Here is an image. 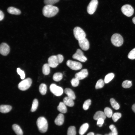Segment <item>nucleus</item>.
I'll use <instances>...</instances> for the list:
<instances>
[{"mask_svg": "<svg viewBox=\"0 0 135 135\" xmlns=\"http://www.w3.org/2000/svg\"><path fill=\"white\" fill-rule=\"evenodd\" d=\"M100 135L98 134V135Z\"/></svg>", "mask_w": 135, "mask_h": 135, "instance_id": "48", "label": "nucleus"}, {"mask_svg": "<svg viewBox=\"0 0 135 135\" xmlns=\"http://www.w3.org/2000/svg\"><path fill=\"white\" fill-rule=\"evenodd\" d=\"M50 67L48 64H45L43 65L42 69L43 74L45 75H48L50 73Z\"/></svg>", "mask_w": 135, "mask_h": 135, "instance_id": "24", "label": "nucleus"}, {"mask_svg": "<svg viewBox=\"0 0 135 135\" xmlns=\"http://www.w3.org/2000/svg\"><path fill=\"white\" fill-rule=\"evenodd\" d=\"M89 127L88 124V123H85L82 124L80 127L79 133L80 135H83Z\"/></svg>", "mask_w": 135, "mask_h": 135, "instance_id": "23", "label": "nucleus"}, {"mask_svg": "<svg viewBox=\"0 0 135 135\" xmlns=\"http://www.w3.org/2000/svg\"><path fill=\"white\" fill-rule=\"evenodd\" d=\"M114 74L112 73H109L105 76L104 82L105 83L107 84L109 82L114 78Z\"/></svg>", "mask_w": 135, "mask_h": 135, "instance_id": "26", "label": "nucleus"}, {"mask_svg": "<svg viewBox=\"0 0 135 135\" xmlns=\"http://www.w3.org/2000/svg\"><path fill=\"white\" fill-rule=\"evenodd\" d=\"M38 105V102L36 99H34L33 100L32 104L31 109V111L32 112H35L37 109Z\"/></svg>", "mask_w": 135, "mask_h": 135, "instance_id": "31", "label": "nucleus"}, {"mask_svg": "<svg viewBox=\"0 0 135 135\" xmlns=\"http://www.w3.org/2000/svg\"><path fill=\"white\" fill-rule=\"evenodd\" d=\"M32 82L31 78H28L20 82L18 85V88L20 90L24 91L28 89Z\"/></svg>", "mask_w": 135, "mask_h": 135, "instance_id": "4", "label": "nucleus"}, {"mask_svg": "<svg viewBox=\"0 0 135 135\" xmlns=\"http://www.w3.org/2000/svg\"><path fill=\"white\" fill-rule=\"evenodd\" d=\"M59 9L56 6L51 5H46L43 8L42 12L45 16L50 18L56 15L58 12Z\"/></svg>", "mask_w": 135, "mask_h": 135, "instance_id": "1", "label": "nucleus"}, {"mask_svg": "<svg viewBox=\"0 0 135 135\" xmlns=\"http://www.w3.org/2000/svg\"><path fill=\"white\" fill-rule=\"evenodd\" d=\"M122 12L125 15L128 17L132 16L134 13V9L129 4H125L121 8Z\"/></svg>", "mask_w": 135, "mask_h": 135, "instance_id": "7", "label": "nucleus"}, {"mask_svg": "<svg viewBox=\"0 0 135 135\" xmlns=\"http://www.w3.org/2000/svg\"><path fill=\"white\" fill-rule=\"evenodd\" d=\"M79 80L75 78H72L70 81L72 86L74 87L77 86L79 83Z\"/></svg>", "mask_w": 135, "mask_h": 135, "instance_id": "38", "label": "nucleus"}, {"mask_svg": "<svg viewBox=\"0 0 135 135\" xmlns=\"http://www.w3.org/2000/svg\"><path fill=\"white\" fill-rule=\"evenodd\" d=\"M62 74L60 72H56L54 74L53 76V79L55 81L58 82L61 80L62 78Z\"/></svg>", "mask_w": 135, "mask_h": 135, "instance_id": "27", "label": "nucleus"}, {"mask_svg": "<svg viewBox=\"0 0 135 135\" xmlns=\"http://www.w3.org/2000/svg\"><path fill=\"white\" fill-rule=\"evenodd\" d=\"M132 82L131 81L126 80L124 81L122 84V87L125 88H130L132 86Z\"/></svg>", "mask_w": 135, "mask_h": 135, "instance_id": "34", "label": "nucleus"}, {"mask_svg": "<svg viewBox=\"0 0 135 135\" xmlns=\"http://www.w3.org/2000/svg\"><path fill=\"white\" fill-rule=\"evenodd\" d=\"M59 64L62 63L64 60V57L61 54H58L57 55Z\"/></svg>", "mask_w": 135, "mask_h": 135, "instance_id": "42", "label": "nucleus"}, {"mask_svg": "<svg viewBox=\"0 0 135 135\" xmlns=\"http://www.w3.org/2000/svg\"><path fill=\"white\" fill-rule=\"evenodd\" d=\"M110 102L112 106L116 110H118L120 108V105L118 104L113 98L110 99Z\"/></svg>", "mask_w": 135, "mask_h": 135, "instance_id": "25", "label": "nucleus"}, {"mask_svg": "<svg viewBox=\"0 0 135 135\" xmlns=\"http://www.w3.org/2000/svg\"><path fill=\"white\" fill-rule=\"evenodd\" d=\"M17 72L18 74H19L22 79H24L25 77V74L24 72L21 70L20 68H18L17 69Z\"/></svg>", "mask_w": 135, "mask_h": 135, "instance_id": "40", "label": "nucleus"}, {"mask_svg": "<svg viewBox=\"0 0 135 135\" xmlns=\"http://www.w3.org/2000/svg\"><path fill=\"white\" fill-rule=\"evenodd\" d=\"M7 10L9 13L11 14L18 15L21 13V11L19 9L13 7H9Z\"/></svg>", "mask_w": 135, "mask_h": 135, "instance_id": "19", "label": "nucleus"}, {"mask_svg": "<svg viewBox=\"0 0 135 135\" xmlns=\"http://www.w3.org/2000/svg\"><path fill=\"white\" fill-rule=\"evenodd\" d=\"M104 112L107 117L110 118L112 117V112L110 108L106 107L104 109Z\"/></svg>", "mask_w": 135, "mask_h": 135, "instance_id": "29", "label": "nucleus"}, {"mask_svg": "<svg viewBox=\"0 0 135 135\" xmlns=\"http://www.w3.org/2000/svg\"><path fill=\"white\" fill-rule=\"evenodd\" d=\"M91 100L89 99L86 100L84 102L83 105V108L84 110H86L89 108V106L91 104Z\"/></svg>", "mask_w": 135, "mask_h": 135, "instance_id": "35", "label": "nucleus"}, {"mask_svg": "<svg viewBox=\"0 0 135 135\" xmlns=\"http://www.w3.org/2000/svg\"><path fill=\"white\" fill-rule=\"evenodd\" d=\"M128 58L131 60L135 59V48L132 50L128 53Z\"/></svg>", "mask_w": 135, "mask_h": 135, "instance_id": "37", "label": "nucleus"}, {"mask_svg": "<svg viewBox=\"0 0 135 135\" xmlns=\"http://www.w3.org/2000/svg\"><path fill=\"white\" fill-rule=\"evenodd\" d=\"M104 81L100 79L98 80L95 85V88L96 89L100 88H102L104 85Z\"/></svg>", "mask_w": 135, "mask_h": 135, "instance_id": "32", "label": "nucleus"}, {"mask_svg": "<svg viewBox=\"0 0 135 135\" xmlns=\"http://www.w3.org/2000/svg\"><path fill=\"white\" fill-rule=\"evenodd\" d=\"M50 88L51 92L56 96H61L63 92L62 88L57 86L55 84H51L50 86Z\"/></svg>", "mask_w": 135, "mask_h": 135, "instance_id": "6", "label": "nucleus"}, {"mask_svg": "<svg viewBox=\"0 0 135 135\" xmlns=\"http://www.w3.org/2000/svg\"><path fill=\"white\" fill-rule=\"evenodd\" d=\"M66 64L70 69L74 70H79L82 68V66L80 63L70 60H67Z\"/></svg>", "mask_w": 135, "mask_h": 135, "instance_id": "9", "label": "nucleus"}, {"mask_svg": "<svg viewBox=\"0 0 135 135\" xmlns=\"http://www.w3.org/2000/svg\"><path fill=\"white\" fill-rule=\"evenodd\" d=\"M104 119L102 118L99 119L97 120V125L100 127L102 126L104 123Z\"/></svg>", "mask_w": 135, "mask_h": 135, "instance_id": "41", "label": "nucleus"}, {"mask_svg": "<svg viewBox=\"0 0 135 135\" xmlns=\"http://www.w3.org/2000/svg\"><path fill=\"white\" fill-rule=\"evenodd\" d=\"M106 118V116L104 112L100 111H99L96 112L94 114L93 117L94 120H97L100 118H102L104 120Z\"/></svg>", "mask_w": 135, "mask_h": 135, "instance_id": "16", "label": "nucleus"}, {"mask_svg": "<svg viewBox=\"0 0 135 135\" xmlns=\"http://www.w3.org/2000/svg\"><path fill=\"white\" fill-rule=\"evenodd\" d=\"M60 0H44V2L46 5H51L55 4L59 1Z\"/></svg>", "mask_w": 135, "mask_h": 135, "instance_id": "36", "label": "nucleus"}, {"mask_svg": "<svg viewBox=\"0 0 135 135\" xmlns=\"http://www.w3.org/2000/svg\"><path fill=\"white\" fill-rule=\"evenodd\" d=\"M12 109L11 106L8 105H1L0 106V112L3 113H8Z\"/></svg>", "mask_w": 135, "mask_h": 135, "instance_id": "18", "label": "nucleus"}, {"mask_svg": "<svg viewBox=\"0 0 135 135\" xmlns=\"http://www.w3.org/2000/svg\"><path fill=\"white\" fill-rule=\"evenodd\" d=\"M65 93L68 96L74 100L76 98V96L74 92L71 89L69 88H66L64 90Z\"/></svg>", "mask_w": 135, "mask_h": 135, "instance_id": "20", "label": "nucleus"}, {"mask_svg": "<svg viewBox=\"0 0 135 135\" xmlns=\"http://www.w3.org/2000/svg\"><path fill=\"white\" fill-rule=\"evenodd\" d=\"M98 4V0H92L87 8V11L90 14H93L96 10Z\"/></svg>", "mask_w": 135, "mask_h": 135, "instance_id": "10", "label": "nucleus"}, {"mask_svg": "<svg viewBox=\"0 0 135 135\" xmlns=\"http://www.w3.org/2000/svg\"><path fill=\"white\" fill-rule=\"evenodd\" d=\"M132 109L133 111L135 113V104H134L132 106Z\"/></svg>", "mask_w": 135, "mask_h": 135, "instance_id": "44", "label": "nucleus"}, {"mask_svg": "<svg viewBox=\"0 0 135 135\" xmlns=\"http://www.w3.org/2000/svg\"><path fill=\"white\" fill-rule=\"evenodd\" d=\"M10 48L6 43H2L0 46V54L4 56H7L10 51Z\"/></svg>", "mask_w": 135, "mask_h": 135, "instance_id": "12", "label": "nucleus"}, {"mask_svg": "<svg viewBox=\"0 0 135 135\" xmlns=\"http://www.w3.org/2000/svg\"><path fill=\"white\" fill-rule=\"evenodd\" d=\"M87 135H94V134L93 132H90L88 133Z\"/></svg>", "mask_w": 135, "mask_h": 135, "instance_id": "45", "label": "nucleus"}, {"mask_svg": "<svg viewBox=\"0 0 135 135\" xmlns=\"http://www.w3.org/2000/svg\"><path fill=\"white\" fill-rule=\"evenodd\" d=\"M4 18V14L3 12L1 10L0 11V20L1 21L3 20Z\"/></svg>", "mask_w": 135, "mask_h": 135, "instance_id": "43", "label": "nucleus"}, {"mask_svg": "<svg viewBox=\"0 0 135 135\" xmlns=\"http://www.w3.org/2000/svg\"><path fill=\"white\" fill-rule=\"evenodd\" d=\"M58 110L61 112L63 113H66L67 111V109L66 105L62 102H60L57 107Z\"/></svg>", "mask_w": 135, "mask_h": 135, "instance_id": "22", "label": "nucleus"}, {"mask_svg": "<svg viewBox=\"0 0 135 135\" xmlns=\"http://www.w3.org/2000/svg\"><path fill=\"white\" fill-rule=\"evenodd\" d=\"M109 128L111 130V133L112 135H118L117 131L114 125L113 124L110 125L109 126Z\"/></svg>", "mask_w": 135, "mask_h": 135, "instance_id": "39", "label": "nucleus"}, {"mask_svg": "<svg viewBox=\"0 0 135 135\" xmlns=\"http://www.w3.org/2000/svg\"><path fill=\"white\" fill-rule=\"evenodd\" d=\"M121 116L122 114L120 113L115 112L112 114V119L114 122H115L121 118Z\"/></svg>", "mask_w": 135, "mask_h": 135, "instance_id": "33", "label": "nucleus"}, {"mask_svg": "<svg viewBox=\"0 0 135 135\" xmlns=\"http://www.w3.org/2000/svg\"><path fill=\"white\" fill-rule=\"evenodd\" d=\"M12 128L14 131L17 135H23L22 131L18 125L16 124H14L12 126Z\"/></svg>", "mask_w": 135, "mask_h": 135, "instance_id": "21", "label": "nucleus"}, {"mask_svg": "<svg viewBox=\"0 0 135 135\" xmlns=\"http://www.w3.org/2000/svg\"><path fill=\"white\" fill-rule=\"evenodd\" d=\"M111 41L113 45L117 47L121 46L124 42L122 36L117 33L114 34L112 36Z\"/></svg>", "mask_w": 135, "mask_h": 135, "instance_id": "3", "label": "nucleus"}, {"mask_svg": "<svg viewBox=\"0 0 135 135\" xmlns=\"http://www.w3.org/2000/svg\"><path fill=\"white\" fill-rule=\"evenodd\" d=\"M64 116L62 114H59L54 120L56 124L58 126L62 125L64 123Z\"/></svg>", "mask_w": 135, "mask_h": 135, "instance_id": "15", "label": "nucleus"}, {"mask_svg": "<svg viewBox=\"0 0 135 135\" xmlns=\"http://www.w3.org/2000/svg\"><path fill=\"white\" fill-rule=\"evenodd\" d=\"M72 99L68 96L65 97L63 100V102L67 106L72 107L74 105V102Z\"/></svg>", "mask_w": 135, "mask_h": 135, "instance_id": "17", "label": "nucleus"}, {"mask_svg": "<svg viewBox=\"0 0 135 135\" xmlns=\"http://www.w3.org/2000/svg\"><path fill=\"white\" fill-rule=\"evenodd\" d=\"M47 87L46 84H42L39 87V91L40 94L42 95L45 94L46 92Z\"/></svg>", "mask_w": 135, "mask_h": 135, "instance_id": "28", "label": "nucleus"}, {"mask_svg": "<svg viewBox=\"0 0 135 135\" xmlns=\"http://www.w3.org/2000/svg\"><path fill=\"white\" fill-rule=\"evenodd\" d=\"M76 131L75 126H72L68 128L67 135H76Z\"/></svg>", "mask_w": 135, "mask_h": 135, "instance_id": "30", "label": "nucleus"}, {"mask_svg": "<svg viewBox=\"0 0 135 135\" xmlns=\"http://www.w3.org/2000/svg\"><path fill=\"white\" fill-rule=\"evenodd\" d=\"M48 64L52 68H55L59 64L57 56L53 55L50 57L48 60Z\"/></svg>", "mask_w": 135, "mask_h": 135, "instance_id": "11", "label": "nucleus"}, {"mask_svg": "<svg viewBox=\"0 0 135 135\" xmlns=\"http://www.w3.org/2000/svg\"><path fill=\"white\" fill-rule=\"evenodd\" d=\"M88 74L87 70L86 69H84L76 73L75 74V77L79 80H82L86 77Z\"/></svg>", "mask_w": 135, "mask_h": 135, "instance_id": "14", "label": "nucleus"}, {"mask_svg": "<svg viewBox=\"0 0 135 135\" xmlns=\"http://www.w3.org/2000/svg\"><path fill=\"white\" fill-rule=\"evenodd\" d=\"M79 45L83 50L86 51L89 48V43L88 40L86 38L78 40Z\"/></svg>", "mask_w": 135, "mask_h": 135, "instance_id": "13", "label": "nucleus"}, {"mask_svg": "<svg viewBox=\"0 0 135 135\" xmlns=\"http://www.w3.org/2000/svg\"><path fill=\"white\" fill-rule=\"evenodd\" d=\"M36 124L39 131L41 133L46 132L48 128V123L46 118L44 117H39L36 121Z\"/></svg>", "mask_w": 135, "mask_h": 135, "instance_id": "2", "label": "nucleus"}, {"mask_svg": "<svg viewBox=\"0 0 135 135\" xmlns=\"http://www.w3.org/2000/svg\"><path fill=\"white\" fill-rule=\"evenodd\" d=\"M72 58L82 62H85L87 60V58L84 56L83 52L79 49L77 50L76 52L73 55Z\"/></svg>", "mask_w": 135, "mask_h": 135, "instance_id": "8", "label": "nucleus"}, {"mask_svg": "<svg viewBox=\"0 0 135 135\" xmlns=\"http://www.w3.org/2000/svg\"><path fill=\"white\" fill-rule=\"evenodd\" d=\"M133 23L135 24V17H134L132 19Z\"/></svg>", "mask_w": 135, "mask_h": 135, "instance_id": "46", "label": "nucleus"}, {"mask_svg": "<svg viewBox=\"0 0 135 135\" xmlns=\"http://www.w3.org/2000/svg\"><path fill=\"white\" fill-rule=\"evenodd\" d=\"M74 36L78 40L86 38V35L84 30L79 27H75L73 30Z\"/></svg>", "mask_w": 135, "mask_h": 135, "instance_id": "5", "label": "nucleus"}, {"mask_svg": "<svg viewBox=\"0 0 135 135\" xmlns=\"http://www.w3.org/2000/svg\"><path fill=\"white\" fill-rule=\"evenodd\" d=\"M104 135H112V134L111 132H110V133L108 134H105Z\"/></svg>", "mask_w": 135, "mask_h": 135, "instance_id": "47", "label": "nucleus"}]
</instances>
